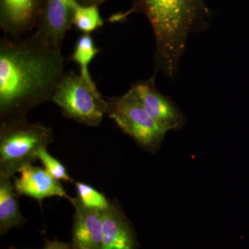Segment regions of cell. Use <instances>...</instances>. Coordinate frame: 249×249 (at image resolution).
Instances as JSON below:
<instances>
[{"instance_id": "obj_6", "label": "cell", "mask_w": 249, "mask_h": 249, "mask_svg": "<svg viewBox=\"0 0 249 249\" xmlns=\"http://www.w3.org/2000/svg\"><path fill=\"white\" fill-rule=\"evenodd\" d=\"M157 72L147 80H139L131 86L149 115L162 129L168 132L178 130L186 124V117L176 103L169 96L162 94L157 89Z\"/></svg>"}, {"instance_id": "obj_4", "label": "cell", "mask_w": 249, "mask_h": 249, "mask_svg": "<svg viewBox=\"0 0 249 249\" xmlns=\"http://www.w3.org/2000/svg\"><path fill=\"white\" fill-rule=\"evenodd\" d=\"M52 101L61 109L64 117L89 127L99 126L107 112V100L97 87L91 86L73 71L65 73Z\"/></svg>"}, {"instance_id": "obj_1", "label": "cell", "mask_w": 249, "mask_h": 249, "mask_svg": "<svg viewBox=\"0 0 249 249\" xmlns=\"http://www.w3.org/2000/svg\"><path fill=\"white\" fill-rule=\"evenodd\" d=\"M61 50L37 33L0 40V124L27 121L33 108L52 101L65 76Z\"/></svg>"}, {"instance_id": "obj_14", "label": "cell", "mask_w": 249, "mask_h": 249, "mask_svg": "<svg viewBox=\"0 0 249 249\" xmlns=\"http://www.w3.org/2000/svg\"><path fill=\"white\" fill-rule=\"evenodd\" d=\"M73 24L84 34H90L102 27L104 22L96 6L77 5L73 16Z\"/></svg>"}, {"instance_id": "obj_3", "label": "cell", "mask_w": 249, "mask_h": 249, "mask_svg": "<svg viewBox=\"0 0 249 249\" xmlns=\"http://www.w3.org/2000/svg\"><path fill=\"white\" fill-rule=\"evenodd\" d=\"M53 139V129L41 123L0 124V178H11L23 167L34 164L40 149Z\"/></svg>"}, {"instance_id": "obj_16", "label": "cell", "mask_w": 249, "mask_h": 249, "mask_svg": "<svg viewBox=\"0 0 249 249\" xmlns=\"http://www.w3.org/2000/svg\"><path fill=\"white\" fill-rule=\"evenodd\" d=\"M38 158L45 166V169L55 179L73 182V180L67 173L65 167L49 153L47 147L40 149L38 152Z\"/></svg>"}, {"instance_id": "obj_7", "label": "cell", "mask_w": 249, "mask_h": 249, "mask_svg": "<svg viewBox=\"0 0 249 249\" xmlns=\"http://www.w3.org/2000/svg\"><path fill=\"white\" fill-rule=\"evenodd\" d=\"M78 4V0H45L35 32L48 45L61 50Z\"/></svg>"}, {"instance_id": "obj_5", "label": "cell", "mask_w": 249, "mask_h": 249, "mask_svg": "<svg viewBox=\"0 0 249 249\" xmlns=\"http://www.w3.org/2000/svg\"><path fill=\"white\" fill-rule=\"evenodd\" d=\"M106 115L113 119L124 134L141 148L155 153L160 150L167 132L149 115L133 90L122 96L106 98Z\"/></svg>"}, {"instance_id": "obj_15", "label": "cell", "mask_w": 249, "mask_h": 249, "mask_svg": "<svg viewBox=\"0 0 249 249\" xmlns=\"http://www.w3.org/2000/svg\"><path fill=\"white\" fill-rule=\"evenodd\" d=\"M75 186L78 194L77 197L86 207L98 210L106 209L107 207L109 199L92 186L83 182H76Z\"/></svg>"}, {"instance_id": "obj_19", "label": "cell", "mask_w": 249, "mask_h": 249, "mask_svg": "<svg viewBox=\"0 0 249 249\" xmlns=\"http://www.w3.org/2000/svg\"><path fill=\"white\" fill-rule=\"evenodd\" d=\"M16 249L14 248V249Z\"/></svg>"}, {"instance_id": "obj_17", "label": "cell", "mask_w": 249, "mask_h": 249, "mask_svg": "<svg viewBox=\"0 0 249 249\" xmlns=\"http://www.w3.org/2000/svg\"><path fill=\"white\" fill-rule=\"evenodd\" d=\"M43 249H73L71 243L60 242L57 240L48 241Z\"/></svg>"}, {"instance_id": "obj_8", "label": "cell", "mask_w": 249, "mask_h": 249, "mask_svg": "<svg viewBox=\"0 0 249 249\" xmlns=\"http://www.w3.org/2000/svg\"><path fill=\"white\" fill-rule=\"evenodd\" d=\"M45 0H0V27L6 37L19 38L36 29Z\"/></svg>"}, {"instance_id": "obj_12", "label": "cell", "mask_w": 249, "mask_h": 249, "mask_svg": "<svg viewBox=\"0 0 249 249\" xmlns=\"http://www.w3.org/2000/svg\"><path fill=\"white\" fill-rule=\"evenodd\" d=\"M18 195L11 178H0V234L19 227L25 219L19 211Z\"/></svg>"}, {"instance_id": "obj_2", "label": "cell", "mask_w": 249, "mask_h": 249, "mask_svg": "<svg viewBox=\"0 0 249 249\" xmlns=\"http://www.w3.org/2000/svg\"><path fill=\"white\" fill-rule=\"evenodd\" d=\"M134 13L145 15L153 29L155 71L172 80L189 36L207 30L212 19V11L204 0H134L130 9L112 15L109 21L121 22Z\"/></svg>"}, {"instance_id": "obj_10", "label": "cell", "mask_w": 249, "mask_h": 249, "mask_svg": "<svg viewBox=\"0 0 249 249\" xmlns=\"http://www.w3.org/2000/svg\"><path fill=\"white\" fill-rule=\"evenodd\" d=\"M71 204L75 210L72 249H103L102 210L86 207L77 196Z\"/></svg>"}, {"instance_id": "obj_13", "label": "cell", "mask_w": 249, "mask_h": 249, "mask_svg": "<svg viewBox=\"0 0 249 249\" xmlns=\"http://www.w3.org/2000/svg\"><path fill=\"white\" fill-rule=\"evenodd\" d=\"M100 52L101 50L95 46L90 34H83L77 40L74 51L70 58L79 65L80 76L92 87L96 85L90 76L88 66Z\"/></svg>"}, {"instance_id": "obj_18", "label": "cell", "mask_w": 249, "mask_h": 249, "mask_svg": "<svg viewBox=\"0 0 249 249\" xmlns=\"http://www.w3.org/2000/svg\"><path fill=\"white\" fill-rule=\"evenodd\" d=\"M78 1L80 4L84 5V6H98L103 3L109 1V0H78Z\"/></svg>"}, {"instance_id": "obj_11", "label": "cell", "mask_w": 249, "mask_h": 249, "mask_svg": "<svg viewBox=\"0 0 249 249\" xmlns=\"http://www.w3.org/2000/svg\"><path fill=\"white\" fill-rule=\"evenodd\" d=\"M19 178H15L14 186L18 196H24L42 201L45 198L60 196L71 202L61 183L45 169L32 165L23 167L18 171Z\"/></svg>"}, {"instance_id": "obj_9", "label": "cell", "mask_w": 249, "mask_h": 249, "mask_svg": "<svg viewBox=\"0 0 249 249\" xmlns=\"http://www.w3.org/2000/svg\"><path fill=\"white\" fill-rule=\"evenodd\" d=\"M103 249H138L133 225L116 199L102 210Z\"/></svg>"}]
</instances>
